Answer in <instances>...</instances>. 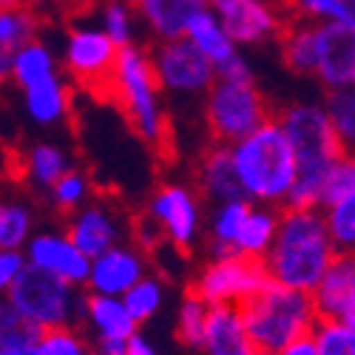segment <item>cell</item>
I'll return each mask as SVG.
<instances>
[{
  "mask_svg": "<svg viewBox=\"0 0 355 355\" xmlns=\"http://www.w3.org/2000/svg\"><path fill=\"white\" fill-rule=\"evenodd\" d=\"M230 151L248 199L256 205H276V208L282 205L284 208L295 185L299 162H295L293 142L279 116L230 145Z\"/></svg>",
  "mask_w": 355,
  "mask_h": 355,
  "instance_id": "obj_3",
  "label": "cell"
},
{
  "mask_svg": "<svg viewBox=\"0 0 355 355\" xmlns=\"http://www.w3.org/2000/svg\"><path fill=\"white\" fill-rule=\"evenodd\" d=\"M336 256L338 248L321 208H282L279 236L264 256V268L273 282L313 293Z\"/></svg>",
  "mask_w": 355,
  "mask_h": 355,
  "instance_id": "obj_1",
  "label": "cell"
},
{
  "mask_svg": "<svg viewBox=\"0 0 355 355\" xmlns=\"http://www.w3.org/2000/svg\"><path fill=\"white\" fill-rule=\"evenodd\" d=\"M51 74H57V60L43 40H32V43L15 49L9 80H15L17 88H26L43 77H51Z\"/></svg>",
  "mask_w": 355,
  "mask_h": 355,
  "instance_id": "obj_28",
  "label": "cell"
},
{
  "mask_svg": "<svg viewBox=\"0 0 355 355\" xmlns=\"http://www.w3.org/2000/svg\"><path fill=\"white\" fill-rule=\"evenodd\" d=\"M276 355H318V344H315V338H313V333H310V336H304V338H299V341L287 344V347L279 349Z\"/></svg>",
  "mask_w": 355,
  "mask_h": 355,
  "instance_id": "obj_43",
  "label": "cell"
},
{
  "mask_svg": "<svg viewBox=\"0 0 355 355\" xmlns=\"http://www.w3.org/2000/svg\"><path fill=\"white\" fill-rule=\"evenodd\" d=\"M205 120L216 145H236L273 120V111L253 80L219 77L205 97Z\"/></svg>",
  "mask_w": 355,
  "mask_h": 355,
  "instance_id": "obj_7",
  "label": "cell"
},
{
  "mask_svg": "<svg viewBox=\"0 0 355 355\" xmlns=\"http://www.w3.org/2000/svg\"><path fill=\"white\" fill-rule=\"evenodd\" d=\"M88 287H77L37 268H28L9 284L6 299L26 324L37 330L54 327H83L88 310Z\"/></svg>",
  "mask_w": 355,
  "mask_h": 355,
  "instance_id": "obj_6",
  "label": "cell"
},
{
  "mask_svg": "<svg viewBox=\"0 0 355 355\" xmlns=\"http://www.w3.org/2000/svg\"><path fill=\"white\" fill-rule=\"evenodd\" d=\"M188 40L214 63L219 77H225V80H253V69L239 54V43L230 37V32L222 26V20L216 17L214 9L202 12L191 23Z\"/></svg>",
  "mask_w": 355,
  "mask_h": 355,
  "instance_id": "obj_15",
  "label": "cell"
},
{
  "mask_svg": "<svg viewBox=\"0 0 355 355\" xmlns=\"http://www.w3.org/2000/svg\"><path fill=\"white\" fill-rule=\"evenodd\" d=\"M338 321H347V324H352V327H355V302H352V307L344 313V318H338Z\"/></svg>",
  "mask_w": 355,
  "mask_h": 355,
  "instance_id": "obj_46",
  "label": "cell"
},
{
  "mask_svg": "<svg viewBox=\"0 0 355 355\" xmlns=\"http://www.w3.org/2000/svg\"><path fill=\"white\" fill-rule=\"evenodd\" d=\"M3 9H15V6H23V0H0Z\"/></svg>",
  "mask_w": 355,
  "mask_h": 355,
  "instance_id": "obj_47",
  "label": "cell"
},
{
  "mask_svg": "<svg viewBox=\"0 0 355 355\" xmlns=\"http://www.w3.org/2000/svg\"><path fill=\"white\" fill-rule=\"evenodd\" d=\"M108 100L116 103L128 125L148 145H165L168 120L162 108V85L154 71V60L145 49L128 43L120 49L116 69L108 85Z\"/></svg>",
  "mask_w": 355,
  "mask_h": 355,
  "instance_id": "obj_4",
  "label": "cell"
},
{
  "mask_svg": "<svg viewBox=\"0 0 355 355\" xmlns=\"http://www.w3.org/2000/svg\"><path fill=\"white\" fill-rule=\"evenodd\" d=\"M26 259L32 268L51 273L63 282H71L77 287L88 284V276H92V259H88L69 233H57V230H40L35 233L28 245L23 248Z\"/></svg>",
  "mask_w": 355,
  "mask_h": 355,
  "instance_id": "obj_13",
  "label": "cell"
},
{
  "mask_svg": "<svg viewBox=\"0 0 355 355\" xmlns=\"http://www.w3.org/2000/svg\"><path fill=\"white\" fill-rule=\"evenodd\" d=\"M116 57H120V46L108 37L103 26H74L66 37V49H63L66 71L94 94L108 97Z\"/></svg>",
  "mask_w": 355,
  "mask_h": 355,
  "instance_id": "obj_9",
  "label": "cell"
},
{
  "mask_svg": "<svg viewBox=\"0 0 355 355\" xmlns=\"http://www.w3.org/2000/svg\"><path fill=\"white\" fill-rule=\"evenodd\" d=\"M270 282L273 279L261 259H248V256L233 253L225 259H211L199 270V276L193 279V284L188 290H193L199 299H205L211 307L214 304H239L242 307Z\"/></svg>",
  "mask_w": 355,
  "mask_h": 355,
  "instance_id": "obj_8",
  "label": "cell"
},
{
  "mask_svg": "<svg viewBox=\"0 0 355 355\" xmlns=\"http://www.w3.org/2000/svg\"><path fill=\"white\" fill-rule=\"evenodd\" d=\"M137 6L134 3H125V0H108L100 9V26L108 32V37L116 43V46H128L134 43V35H137Z\"/></svg>",
  "mask_w": 355,
  "mask_h": 355,
  "instance_id": "obj_37",
  "label": "cell"
},
{
  "mask_svg": "<svg viewBox=\"0 0 355 355\" xmlns=\"http://www.w3.org/2000/svg\"><path fill=\"white\" fill-rule=\"evenodd\" d=\"M137 15L154 40H180L188 37L191 23L211 9V0H137Z\"/></svg>",
  "mask_w": 355,
  "mask_h": 355,
  "instance_id": "obj_18",
  "label": "cell"
},
{
  "mask_svg": "<svg viewBox=\"0 0 355 355\" xmlns=\"http://www.w3.org/2000/svg\"><path fill=\"white\" fill-rule=\"evenodd\" d=\"M148 276L145 250L137 245H114L111 250L92 259V276H88V293L100 295H123Z\"/></svg>",
  "mask_w": 355,
  "mask_h": 355,
  "instance_id": "obj_16",
  "label": "cell"
},
{
  "mask_svg": "<svg viewBox=\"0 0 355 355\" xmlns=\"http://www.w3.org/2000/svg\"><path fill=\"white\" fill-rule=\"evenodd\" d=\"M97 355H128V341L123 338H108V341H97L94 344Z\"/></svg>",
  "mask_w": 355,
  "mask_h": 355,
  "instance_id": "obj_45",
  "label": "cell"
},
{
  "mask_svg": "<svg viewBox=\"0 0 355 355\" xmlns=\"http://www.w3.org/2000/svg\"><path fill=\"white\" fill-rule=\"evenodd\" d=\"M88 196H92V182H88L85 173H80L74 168L69 173H63L60 180L54 182V188L49 191V199L54 205V211L66 214V216L77 214L83 205H88Z\"/></svg>",
  "mask_w": 355,
  "mask_h": 355,
  "instance_id": "obj_34",
  "label": "cell"
},
{
  "mask_svg": "<svg viewBox=\"0 0 355 355\" xmlns=\"http://www.w3.org/2000/svg\"><path fill=\"white\" fill-rule=\"evenodd\" d=\"M23 92V108L37 125H54L69 114V85L60 80V74L43 77L32 85L20 88Z\"/></svg>",
  "mask_w": 355,
  "mask_h": 355,
  "instance_id": "obj_24",
  "label": "cell"
},
{
  "mask_svg": "<svg viewBox=\"0 0 355 355\" xmlns=\"http://www.w3.org/2000/svg\"><path fill=\"white\" fill-rule=\"evenodd\" d=\"M355 193V154L344 151L327 171V180H324V188H321V202L318 208L327 211L333 205H338L341 199L352 196Z\"/></svg>",
  "mask_w": 355,
  "mask_h": 355,
  "instance_id": "obj_36",
  "label": "cell"
},
{
  "mask_svg": "<svg viewBox=\"0 0 355 355\" xmlns=\"http://www.w3.org/2000/svg\"><path fill=\"white\" fill-rule=\"evenodd\" d=\"M28 268L26 250H0V287L9 290V284Z\"/></svg>",
  "mask_w": 355,
  "mask_h": 355,
  "instance_id": "obj_42",
  "label": "cell"
},
{
  "mask_svg": "<svg viewBox=\"0 0 355 355\" xmlns=\"http://www.w3.org/2000/svg\"><path fill=\"white\" fill-rule=\"evenodd\" d=\"M37 355H94V349L77 327H54L40 333Z\"/></svg>",
  "mask_w": 355,
  "mask_h": 355,
  "instance_id": "obj_41",
  "label": "cell"
},
{
  "mask_svg": "<svg viewBox=\"0 0 355 355\" xmlns=\"http://www.w3.org/2000/svg\"><path fill=\"white\" fill-rule=\"evenodd\" d=\"M315 37H318V51H315V80L336 92V88H347L355 80V32L338 23H324L315 20Z\"/></svg>",
  "mask_w": 355,
  "mask_h": 355,
  "instance_id": "obj_14",
  "label": "cell"
},
{
  "mask_svg": "<svg viewBox=\"0 0 355 355\" xmlns=\"http://www.w3.org/2000/svg\"><path fill=\"white\" fill-rule=\"evenodd\" d=\"M66 233L74 239V245L88 256L97 259L100 253L111 250L114 245H120L123 236V222L108 205L103 202H88L77 214L69 216V227Z\"/></svg>",
  "mask_w": 355,
  "mask_h": 355,
  "instance_id": "obj_17",
  "label": "cell"
},
{
  "mask_svg": "<svg viewBox=\"0 0 355 355\" xmlns=\"http://www.w3.org/2000/svg\"><path fill=\"white\" fill-rule=\"evenodd\" d=\"M23 168L28 173V180H32L35 188H43V191H51L54 182L60 180L63 173L71 171L69 165V157L63 148H57L51 142H37L28 148V154L23 159Z\"/></svg>",
  "mask_w": 355,
  "mask_h": 355,
  "instance_id": "obj_27",
  "label": "cell"
},
{
  "mask_svg": "<svg viewBox=\"0 0 355 355\" xmlns=\"http://www.w3.org/2000/svg\"><path fill=\"white\" fill-rule=\"evenodd\" d=\"M35 236V214L23 199H9L0 208V250H23Z\"/></svg>",
  "mask_w": 355,
  "mask_h": 355,
  "instance_id": "obj_30",
  "label": "cell"
},
{
  "mask_svg": "<svg viewBox=\"0 0 355 355\" xmlns=\"http://www.w3.org/2000/svg\"><path fill=\"white\" fill-rule=\"evenodd\" d=\"M85 324L94 333V341H108V338L128 341L139 330V321L131 315L128 304L120 295H100V293H88Z\"/></svg>",
  "mask_w": 355,
  "mask_h": 355,
  "instance_id": "obj_22",
  "label": "cell"
},
{
  "mask_svg": "<svg viewBox=\"0 0 355 355\" xmlns=\"http://www.w3.org/2000/svg\"><path fill=\"white\" fill-rule=\"evenodd\" d=\"M196 182H199V193L214 205L230 202V199H248L239 171H236V162H233L230 145H214L202 154Z\"/></svg>",
  "mask_w": 355,
  "mask_h": 355,
  "instance_id": "obj_20",
  "label": "cell"
},
{
  "mask_svg": "<svg viewBox=\"0 0 355 355\" xmlns=\"http://www.w3.org/2000/svg\"><path fill=\"white\" fill-rule=\"evenodd\" d=\"M37 17L28 6H15L0 12V49H20L26 43L37 40Z\"/></svg>",
  "mask_w": 355,
  "mask_h": 355,
  "instance_id": "obj_35",
  "label": "cell"
},
{
  "mask_svg": "<svg viewBox=\"0 0 355 355\" xmlns=\"http://www.w3.org/2000/svg\"><path fill=\"white\" fill-rule=\"evenodd\" d=\"M128 355H159L157 352V347H154V341L148 338V336H142L139 330L128 338Z\"/></svg>",
  "mask_w": 355,
  "mask_h": 355,
  "instance_id": "obj_44",
  "label": "cell"
},
{
  "mask_svg": "<svg viewBox=\"0 0 355 355\" xmlns=\"http://www.w3.org/2000/svg\"><path fill=\"white\" fill-rule=\"evenodd\" d=\"M250 211H253L250 199H230V202L214 205L211 227H208L211 259H225V256L236 253V242H239V233H242Z\"/></svg>",
  "mask_w": 355,
  "mask_h": 355,
  "instance_id": "obj_23",
  "label": "cell"
},
{
  "mask_svg": "<svg viewBox=\"0 0 355 355\" xmlns=\"http://www.w3.org/2000/svg\"><path fill=\"white\" fill-rule=\"evenodd\" d=\"M125 3H137V0H125Z\"/></svg>",
  "mask_w": 355,
  "mask_h": 355,
  "instance_id": "obj_50",
  "label": "cell"
},
{
  "mask_svg": "<svg viewBox=\"0 0 355 355\" xmlns=\"http://www.w3.org/2000/svg\"><path fill=\"white\" fill-rule=\"evenodd\" d=\"M287 9L295 17L338 23L355 32V0H287Z\"/></svg>",
  "mask_w": 355,
  "mask_h": 355,
  "instance_id": "obj_33",
  "label": "cell"
},
{
  "mask_svg": "<svg viewBox=\"0 0 355 355\" xmlns=\"http://www.w3.org/2000/svg\"><path fill=\"white\" fill-rule=\"evenodd\" d=\"M123 302L128 304L131 315L142 324L148 318H154V313H159L162 302H165V287L157 276H145L142 282H137L125 295H123Z\"/></svg>",
  "mask_w": 355,
  "mask_h": 355,
  "instance_id": "obj_39",
  "label": "cell"
},
{
  "mask_svg": "<svg viewBox=\"0 0 355 355\" xmlns=\"http://www.w3.org/2000/svg\"><path fill=\"white\" fill-rule=\"evenodd\" d=\"M276 116L284 125L295 151V162H299L295 185L284 208H318L327 171L344 154V145L333 128L330 114L315 103H293Z\"/></svg>",
  "mask_w": 355,
  "mask_h": 355,
  "instance_id": "obj_2",
  "label": "cell"
},
{
  "mask_svg": "<svg viewBox=\"0 0 355 355\" xmlns=\"http://www.w3.org/2000/svg\"><path fill=\"white\" fill-rule=\"evenodd\" d=\"M318 318H344L355 302V253H338L313 290Z\"/></svg>",
  "mask_w": 355,
  "mask_h": 355,
  "instance_id": "obj_21",
  "label": "cell"
},
{
  "mask_svg": "<svg viewBox=\"0 0 355 355\" xmlns=\"http://www.w3.org/2000/svg\"><path fill=\"white\" fill-rule=\"evenodd\" d=\"M282 57L284 66L293 74L302 77H315V51H318V37H315V20L307 17H287V26L282 32Z\"/></svg>",
  "mask_w": 355,
  "mask_h": 355,
  "instance_id": "obj_25",
  "label": "cell"
},
{
  "mask_svg": "<svg viewBox=\"0 0 355 355\" xmlns=\"http://www.w3.org/2000/svg\"><path fill=\"white\" fill-rule=\"evenodd\" d=\"M248 355H270V352H264V349H256V347H253V349H250Z\"/></svg>",
  "mask_w": 355,
  "mask_h": 355,
  "instance_id": "obj_48",
  "label": "cell"
},
{
  "mask_svg": "<svg viewBox=\"0 0 355 355\" xmlns=\"http://www.w3.org/2000/svg\"><path fill=\"white\" fill-rule=\"evenodd\" d=\"M211 9L239 46H259L282 37L287 17L273 0H211Z\"/></svg>",
  "mask_w": 355,
  "mask_h": 355,
  "instance_id": "obj_11",
  "label": "cell"
},
{
  "mask_svg": "<svg viewBox=\"0 0 355 355\" xmlns=\"http://www.w3.org/2000/svg\"><path fill=\"white\" fill-rule=\"evenodd\" d=\"M324 108H327V114H330L333 128H336V134L344 145V151L355 154V85L327 92Z\"/></svg>",
  "mask_w": 355,
  "mask_h": 355,
  "instance_id": "obj_32",
  "label": "cell"
},
{
  "mask_svg": "<svg viewBox=\"0 0 355 355\" xmlns=\"http://www.w3.org/2000/svg\"><path fill=\"white\" fill-rule=\"evenodd\" d=\"M313 338L318 355H355V327L338 318H318Z\"/></svg>",
  "mask_w": 355,
  "mask_h": 355,
  "instance_id": "obj_38",
  "label": "cell"
},
{
  "mask_svg": "<svg viewBox=\"0 0 355 355\" xmlns=\"http://www.w3.org/2000/svg\"><path fill=\"white\" fill-rule=\"evenodd\" d=\"M94 355H97V352H94Z\"/></svg>",
  "mask_w": 355,
  "mask_h": 355,
  "instance_id": "obj_52",
  "label": "cell"
},
{
  "mask_svg": "<svg viewBox=\"0 0 355 355\" xmlns=\"http://www.w3.org/2000/svg\"><path fill=\"white\" fill-rule=\"evenodd\" d=\"M242 313L253 347L270 355L310 336L318 324V307L313 293L284 287L279 282H270L250 302H245Z\"/></svg>",
  "mask_w": 355,
  "mask_h": 355,
  "instance_id": "obj_5",
  "label": "cell"
},
{
  "mask_svg": "<svg viewBox=\"0 0 355 355\" xmlns=\"http://www.w3.org/2000/svg\"><path fill=\"white\" fill-rule=\"evenodd\" d=\"M338 253H355V193L324 211Z\"/></svg>",
  "mask_w": 355,
  "mask_h": 355,
  "instance_id": "obj_40",
  "label": "cell"
},
{
  "mask_svg": "<svg viewBox=\"0 0 355 355\" xmlns=\"http://www.w3.org/2000/svg\"><path fill=\"white\" fill-rule=\"evenodd\" d=\"M28 3H46V0H28Z\"/></svg>",
  "mask_w": 355,
  "mask_h": 355,
  "instance_id": "obj_49",
  "label": "cell"
},
{
  "mask_svg": "<svg viewBox=\"0 0 355 355\" xmlns=\"http://www.w3.org/2000/svg\"><path fill=\"white\" fill-rule=\"evenodd\" d=\"M352 85H355V80H352Z\"/></svg>",
  "mask_w": 355,
  "mask_h": 355,
  "instance_id": "obj_51",
  "label": "cell"
},
{
  "mask_svg": "<svg viewBox=\"0 0 355 355\" xmlns=\"http://www.w3.org/2000/svg\"><path fill=\"white\" fill-rule=\"evenodd\" d=\"M154 71L159 77L162 92L173 97H208L214 83L219 80L214 63L205 57L188 37L165 40L151 54Z\"/></svg>",
  "mask_w": 355,
  "mask_h": 355,
  "instance_id": "obj_10",
  "label": "cell"
},
{
  "mask_svg": "<svg viewBox=\"0 0 355 355\" xmlns=\"http://www.w3.org/2000/svg\"><path fill=\"white\" fill-rule=\"evenodd\" d=\"M148 216H151L165 239L176 248L188 253L196 245V236H199V199L188 185L180 182H171L162 185L151 199H148Z\"/></svg>",
  "mask_w": 355,
  "mask_h": 355,
  "instance_id": "obj_12",
  "label": "cell"
},
{
  "mask_svg": "<svg viewBox=\"0 0 355 355\" xmlns=\"http://www.w3.org/2000/svg\"><path fill=\"white\" fill-rule=\"evenodd\" d=\"M279 225H282V211L276 205H256L239 233V242H236V253L248 256V259H261L270 253L276 236H279Z\"/></svg>",
  "mask_w": 355,
  "mask_h": 355,
  "instance_id": "obj_26",
  "label": "cell"
},
{
  "mask_svg": "<svg viewBox=\"0 0 355 355\" xmlns=\"http://www.w3.org/2000/svg\"><path fill=\"white\" fill-rule=\"evenodd\" d=\"M253 349L239 304H214L205 324L202 355H248Z\"/></svg>",
  "mask_w": 355,
  "mask_h": 355,
  "instance_id": "obj_19",
  "label": "cell"
},
{
  "mask_svg": "<svg viewBox=\"0 0 355 355\" xmlns=\"http://www.w3.org/2000/svg\"><path fill=\"white\" fill-rule=\"evenodd\" d=\"M208 313H211V304L205 302V299H199L193 290H188L182 304H180V313H176V338H180L185 347L202 349Z\"/></svg>",
  "mask_w": 355,
  "mask_h": 355,
  "instance_id": "obj_31",
  "label": "cell"
},
{
  "mask_svg": "<svg viewBox=\"0 0 355 355\" xmlns=\"http://www.w3.org/2000/svg\"><path fill=\"white\" fill-rule=\"evenodd\" d=\"M40 333L32 324H26L9 299L0 304V355H37Z\"/></svg>",
  "mask_w": 355,
  "mask_h": 355,
  "instance_id": "obj_29",
  "label": "cell"
}]
</instances>
